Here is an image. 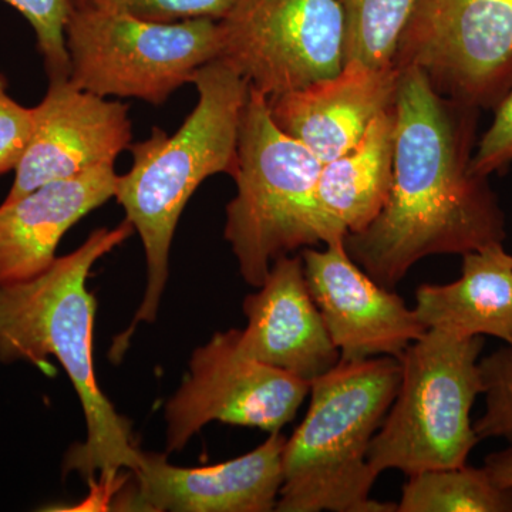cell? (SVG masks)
Here are the masks:
<instances>
[{"mask_svg":"<svg viewBox=\"0 0 512 512\" xmlns=\"http://www.w3.org/2000/svg\"><path fill=\"white\" fill-rule=\"evenodd\" d=\"M393 183L369 227L345 248L370 278L396 288L421 259L504 242L505 217L488 178L471 168L478 113L440 96L426 74L400 70Z\"/></svg>","mask_w":512,"mask_h":512,"instance_id":"6da1fadb","label":"cell"},{"mask_svg":"<svg viewBox=\"0 0 512 512\" xmlns=\"http://www.w3.org/2000/svg\"><path fill=\"white\" fill-rule=\"evenodd\" d=\"M130 222L99 228L72 254L60 256L35 279L0 286V362L46 367L55 356L69 376L86 417L84 443L69 451L64 470L79 471L100 501L119 488L121 470L136 473L144 451L133 440L131 423L114 409L94 373L96 299L87 278L99 259L133 234Z\"/></svg>","mask_w":512,"mask_h":512,"instance_id":"7a4b0ae2","label":"cell"},{"mask_svg":"<svg viewBox=\"0 0 512 512\" xmlns=\"http://www.w3.org/2000/svg\"><path fill=\"white\" fill-rule=\"evenodd\" d=\"M198 103L177 133L154 127L130 146L133 165L117 177V202L143 242L147 284L133 322L114 339L110 360H120L141 322H156L170 275L171 244L185 205L208 177L238 170V137L249 84L222 60L195 74Z\"/></svg>","mask_w":512,"mask_h":512,"instance_id":"3957f363","label":"cell"},{"mask_svg":"<svg viewBox=\"0 0 512 512\" xmlns=\"http://www.w3.org/2000/svg\"><path fill=\"white\" fill-rule=\"evenodd\" d=\"M402 363L392 356L343 362L313 380L305 419L282 451L279 512H397L370 497V443L392 406Z\"/></svg>","mask_w":512,"mask_h":512,"instance_id":"277c9868","label":"cell"},{"mask_svg":"<svg viewBox=\"0 0 512 512\" xmlns=\"http://www.w3.org/2000/svg\"><path fill=\"white\" fill-rule=\"evenodd\" d=\"M322 161L272 120L268 97L249 87L238 137L237 194L224 237L248 285L264 284L275 259L345 242L346 229L319 200Z\"/></svg>","mask_w":512,"mask_h":512,"instance_id":"5b68a950","label":"cell"},{"mask_svg":"<svg viewBox=\"0 0 512 512\" xmlns=\"http://www.w3.org/2000/svg\"><path fill=\"white\" fill-rule=\"evenodd\" d=\"M483 336L429 329L400 357L402 379L370 443L367 460L379 476H406L467 464L480 443L471 409L483 394Z\"/></svg>","mask_w":512,"mask_h":512,"instance_id":"8992f818","label":"cell"},{"mask_svg":"<svg viewBox=\"0 0 512 512\" xmlns=\"http://www.w3.org/2000/svg\"><path fill=\"white\" fill-rule=\"evenodd\" d=\"M66 47L74 86L153 106L194 82L198 70L220 56L217 20L148 22L93 5L74 9Z\"/></svg>","mask_w":512,"mask_h":512,"instance_id":"52a82bcc","label":"cell"},{"mask_svg":"<svg viewBox=\"0 0 512 512\" xmlns=\"http://www.w3.org/2000/svg\"><path fill=\"white\" fill-rule=\"evenodd\" d=\"M393 64L446 99L494 110L512 86V0H414Z\"/></svg>","mask_w":512,"mask_h":512,"instance_id":"ba28073f","label":"cell"},{"mask_svg":"<svg viewBox=\"0 0 512 512\" xmlns=\"http://www.w3.org/2000/svg\"><path fill=\"white\" fill-rule=\"evenodd\" d=\"M217 26L218 59L268 99L345 64V19L336 0H235Z\"/></svg>","mask_w":512,"mask_h":512,"instance_id":"9c48e42d","label":"cell"},{"mask_svg":"<svg viewBox=\"0 0 512 512\" xmlns=\"http://www.w3.org/2000/svg\"><path fill=\"white\" fill-rule=\"evenodd\" d=\"M311 384L247 355L239 329L217 332L194 350L180 389L165 404L167 454L183 451L211 421L281 431L295 419Z\"/></svg>","mask_w":512,"mask_h":512,"instance_id":"30bf717a","label":"cell"},{"mask_svg":"<svg viewBox=\"0 0 512 512\" xmlns=\"http://www.w3.org/2000/svg\"><path fill=\"white\" fill-rule=\"evenodd\" d=\"M313 301L343 362L400 357L427 329L393 289L383 288L350 258L343 244L302 251Z\"/></svg>","mask_w":512,"mask_h":512,"instance_id":"8fae6325","label":"cell"},{"mask_svg":"<svg viewBox=\"0 0 512 512\" xmlns=\"http://www.w3.org/2000/svg\"><path fill=\"white\" fill-rule=\"evenodd\" d=\"M131 120L120 101L84 92L69 79L50 80L35 107V128L5 201L99 165H114L130 148Z\"/></svg>","mask_w":512,"mask_h":512,"instance_id":"7c38bea8","label":"cell"},{"mask_svg":"<svg viewBox=\"0 0 512 512\" xmlns=\"http://www.w3.org/2000/svg\"><path fill=\"white\" fill-rule=\"evenodd\" d=\"M285 441L275 431L244 456L205 467H177L167 454L144 453L133 473L137 487L116 505L153 512L275 511L284 483Z\"/></svg>","mask_w":512,"mask_h":512,"instance_id":"4fadbf2b","label":"cell"},{"mask_svg":"<svg viewBox=\"0 0 512 512\" xmlns=\"http://www.w3.org/2000/svg\"><path fill=\"white\" fill-rule=\"evenodd\" d=\"M400 70L349 60L333 76L269 97L272 120L323 164L348 153L396 101Z\"/></svg>","mask_w":512,"mask_h":512,"instance_id":"5bb4252c","label":"cell"},{"mask_svg":"<svg viewBox=\"0 0 512 512\" xmlns=\"http://www.w3.org/2000/svg\"><path fill=\"white\" fill-rule=\"evenodd\" d=\"M244 299L245 329L239 342L247 355L311 384L340 362L313 301L302 255L275 259L264 284Z\"/></svg>","mask_w":512,"mask_h":512,"instance_id":"9a60e30c","label":"cell"},{"mask_svg":"<svg viewBox=\"0 0 512 512\" xmlns=\"http://www.w3.org/2000/svg\"><path fill=\"white\" fill-rule=\"evenodd\" d=\"M114 165L52 181L0 205V286L28 282L56 261L73 225L116 194Z\"/></svg>","mask_w":512,"mask_h":512,"instance_id":"2e32d148","label":"cell"},{"mask_svg":"<svg viewBox=\"0 0 512 512\" xmlns=\"http://www.w3.org/2000/svg\"><path fill=\"white\" fill-rule=\"evenodd\" d=\"M413 309L427 330L493 336L512 346V255L503 242L464 254L460 278L419 286Z\"/></svg>","mask_w":512,"mask_h":512,"instance_id":"e0dca14e","label":"cell"},{"mask_svg":"<svg viewBox=\"0 0 512 512\" xmlns=\"http://www.w3.org/2000/svg\"><path fill=\"white\" fill-rule=\"evenodd\" d=\"M396 127L393 104L369 124L365 136L352 150L322 165L320 204L348 234L369 227L389 198Z\"/></svg>","mask_w":512,"mask_h":512,"instance_id":"ac0fdd59","label":"cell"},{"mask_svg":"<svg viewBox=\"0 0 512 512\" xmlns=\"http://www.w3.org/2000/svg\"><path fill=\"white\" fill-rule=\"evenodd\" d=\"M397 512H512V488L483 468H439L410 476Z\"/></svg>","mask_w":512,"mask_h":512,"instance_id":"d6986e66","label":"cell"},{"mask_svg":"<svg viewBox=\"0 0 512 512\" xmlns=\"http://www.w3.org/2000/svg\"><path fill=\"white\" fill-rule=\"evenodd\" d=\"M345 19V62L393 64L414 0H336Z\"/></svg>","mask_w":512,"mask_h":512,"instance_id":"ffe728a7","label":"cell"},{"mask_svg":"<svg viewBox=\"0 0 512 512\" xmlns=\"http://www.w3.org/2000/svg\"><path fill=\"white\" fill-rule=\"evenodd\" d=\"M25 16L36 33L37 47L50 80L69 79L66 26L77 0H3Z\"/></svg>","mask_w":512,"mask_h":512,"instance_id":"44dd1931","label":"cell"},{"mask_svg":"<svg viewBox=\"0 0 512 512\" xmlns=\"http://www.w3.org/2000/svg\"><path fill=\"white\" fill-rule=\"evenodd\" d=\"M485 413L474 424L478 439H503L512 446V346L507 345L478 363Z\"/></svg>","mask_w":512,"mask_h":512,"instance_id":"7402d4cb","label":"cell"},{"mask_svg":"<svg viewBox=\"0 0 512 512\" xmlns=\"http://www.w3.org/2000/svg\"><path fill=\"white\" fill-rule=\"evenodd\" d=\"M235 0H90L89 5L157 23L220 20Z\"/></svg>","mask_w":512,"mask_h":512,"instance_id":"603a6c76","label":"cell"},{"mask_svg":"<svg viewBox=\"0 0 512 512\" xmlns=\"http://www.w3.org/2000/svg\"><path fill=\"white\" fill-rule=\"evenodd\" d=\"M35 128V107H25L8 93L0 73V175L15 171L28 150Z\"/></svg>","mask_w":512,"mask_h":512,"instance_id":"cb8c5ba5","label":"cell"},{"mask_svg":"<svg viewBox=\"0 0 512 512\" xmlns=\"http://www.w3.org/2000/svg\"><path fill=\"white\" fill-rule=\"evenodd\" d=\"M512 161V86L494 109V120L474 150L471 168L490 177L507 168Z\"/></svg>","mask_w":512,"mask_h":512,"instance_id":"d4e9b609","label":"cell"},{"mask_svg":"<svg viewBox=\"0 0 512 512\" xmlns=\"http://www.w3.org/2000/svg\"><path fill=\"white\" fill-rule=\"evenodd\" d=\"M484 467L498 484L512 488V446L487 456Z\"/></svg>","mask_w":512,"mask_h":512,"instance_id":"484cf974","label":"cell"},{"mask_svg":"<svg viewBox=\"0 0 512 512\" xmlns=\"http://www.w3.org/2000/svg\"><path fill=\"white\" fill-rule=\"evenodd\" d=\"M89 3L90 0H77V6H87Z\"/></svg>","mask_w":512,"mask_h":512,"instance_id":"4316f807","label":"cell"}]
</instances>
